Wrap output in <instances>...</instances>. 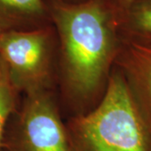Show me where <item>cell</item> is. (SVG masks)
I'll return each instance as SVG.
<instances>
[{"label": "cell", "mask_w": 151, "mask_h": 151, "mask_svg": "<svg viewBox=\"0 0 151 151\" xmlns=\"http://www.w3.org/2000/svg\"><path fill=\"white\" fill-rule=\"evenodd\" d=\"M46 3L57 37L62 97L73 115L85 113L102 99L115 66L122 42L119 9L111 0Z\"/></svg>", "instance_id": "cell-1"}, {"label": "cell", "mask_w": 151, "mask_h": 151, "mask_svg": "<svg viewBox=\"0 0 151 151\" xmlns=\"http://www.w3.org/2000/svg\"><path fill=\"white\" fill-rule=\"evenodd\" d=\"M70 151H151V134L114 66L94 108L65 122Z\"/></svg>", "instance_id": "cell-2"}, {"label": "cell", "mask_w": 151, "mask_h": 151, "mask_svg": "<svg viewBox=\"0 0 151 151\" xmlns=\"http://www.w3.org/2000/svg\"><path fill=\"white\" fill-rule=\"evenodd\" d=\"M55 51L57 37L52 24L0 35V62L19 94L52 90Z\"/></svg>", "instance_id": "cell-3"}, {"label": "cell", "mask_w": 151, "mask_h": 151, "mask_svg": "<svg viewBox=\"0 0 151 151\" xmlns=\"http://www.w3.org/2000/svg\"><path fill=\"white\" fill-rule=\"evenodd\" d=\"M0 151H70L52 90L24 95L7 123Z\"/></svg>", "instance_id": "cell-4"}, {"label": "cell", "mask_w": 151, "mask_h": 151, "mask_svg": "<svg viewBox=\"0 0 151 151\" xmlns=\"http://www.w3.org/2000/svg\"><path fill=\"white\" fill-rule=\"evenodd\" d=\"M151 134V44L124 40L115 61Z\"/></svg>", "instance_id": "cell-5"}, {"label": "cell", "mask_w": 151, "mask_h": 151, "mask_svg": "<svg viewBox=\"0 0 151 151\" xmlns=\"http://www.w3.org/2000/svg\"><path fill=\"white\" fill-rule=\"evenodd\" d=\"M50 24L46 0H0L2 31L30 30Z\"/></svg>", "instance_id": "cell-6"}, {"label": "cell", "mask_w": 151, "mask_h": 151, "mask_svg": "<svg viewBox=\"0 0 151 151\" xmlns=\"http://www.w3.org/2000/svg\"><path fill=\"white\" fill-rule=\"evenodd\" d=\"M118 9L122 39L151 44V0H136Z\"/></svg>", "instance_id": "cell-7"}, {"label": "cell", "mask_w": 151, "mask_h": 151, "mask_svg": "<svg viewBox=\"0 0 151 151\" xmlns=\"http://www.w3.org/2000/svg\"><path fill=\"white\" fill-rule=\"evenodd\" d=\"M19 95L8 79L3 67L0 72V150L7 123L20 102Z\"/></svg>", "instance_id": "cell-8"}, {"label": "cell", "mask_w": 151, "mask_h": 151, "mask_svg": "<svg viewBox=\"0 0 151 151\" xmlns=\"http://www.w3.org/2000/svg\"><path fill=\"white\" fill-rule=\"evenodd\" d=\"M111 1L118 9H124L136 0H111Z\"/></svg>", "instance_id": "cell-9"}, {"label": "cell", "mask_w": 151, "mask_h": 151, "mask_svg": "<svg viewBox=\"0 0 151 151\" xmlns=\"http://www.w3.org/2000/svg\"><path fill=\"white\" fill-rule=\"evenodd\" d=\"M55 1H58V2L65 3V4H81V3L86 2L88 0H55Z\"/></svg>", "instance_id": "cell-10"}, {"label": "cell", "mask_w": 151, "mask_h": 151, "mask_svg": "<svg viewBox=\"0 0 151 151\" xmlns=\"http://www.w3.org/2000/svg\"><path fill=\"white\" fill-rule=\"evenodd\" d=\"M2 69H3V66H2V64H1V62H0V72L2 71Z\"/></svg>", "instance_id": "cell-11"}, {"label": "cell", "mask_w": 151, "mask_h": 151, "mask_svg": "<svg viewBox=\"0 0 151 151\" xmlns=\"http://www.w3.org/2000/svg\"><path fill=\"white\" fill-rule=\"evenodd\" d=\"M3 32V31H2V29H0V35H1V33Z\"/></svg>", "instance_id": "cell-12"}]
</instances>
